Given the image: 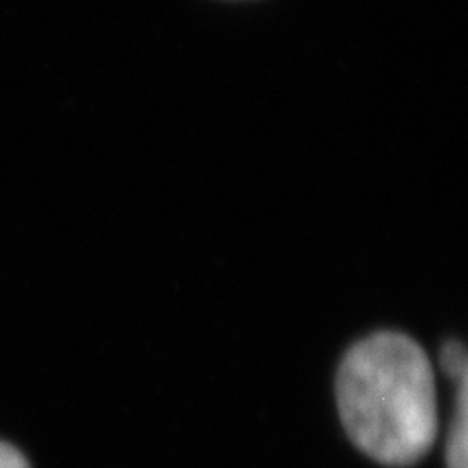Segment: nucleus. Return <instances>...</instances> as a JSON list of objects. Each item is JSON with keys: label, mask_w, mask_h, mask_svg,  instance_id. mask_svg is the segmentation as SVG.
Masks as SVG:
<instances>
[{"label": "nucleus", "mask_w": 468, "mask_h": 468, "mask_svg": "<svg viewBox=\"0 0 468 468\" xmlns=\"http://www.w3.org/2000/svg\"><path fill=\"white\" fill-rule=\"evenodd\" d=\"M335 399L351 441L380 464H414L435 441L431 363L404 334L380 332L351 347L335 378Z\"/></svg>", "instance_id": "obj_1"}, {"label": "nucleus", "mask_w": 468, "mask_h": 468, "mask_svg": "<svg viewBox=\"0 0 468 468\" xmlns=\"http://www.w3.org/2000/svg\"><path fill=\"white\" fill-rule=\"evenodd\" d=\"M457 408L451 420V428L445 445V463L447 468H468L466 461V437H468V390L466 375L457 378Z\"/></svg>", "instance_id": "obj_2"}, {"label": "nucleus", "mask_w": 468, "mask_h": 468, "mask_svg": "<svg viewBox=\"0 0 468 468\" xmlns=\"http://www.w3.org/2000/svg\"><path fill=\"white\" fill-rule=\"evenodd\" d=\"M443 371L451 378H461L466 375V351L459 342H449L441 354Z\"/></svg>", "instance_id": "obj_3"}, {"label": "nucleus", "mask_w": 468, "mask_h": 468, "mask_svg": "<svg viewBox=\"0 0 468 468\" xmlns=\"http://www.w3.org/2000/svg\"><path fill=\"white\" fill-rule=\"evenodd\" d=\"M0 468H29V464L18 449L0 441Z\"/></svg>", "instance_id": "obj_4"}]
</instances>
